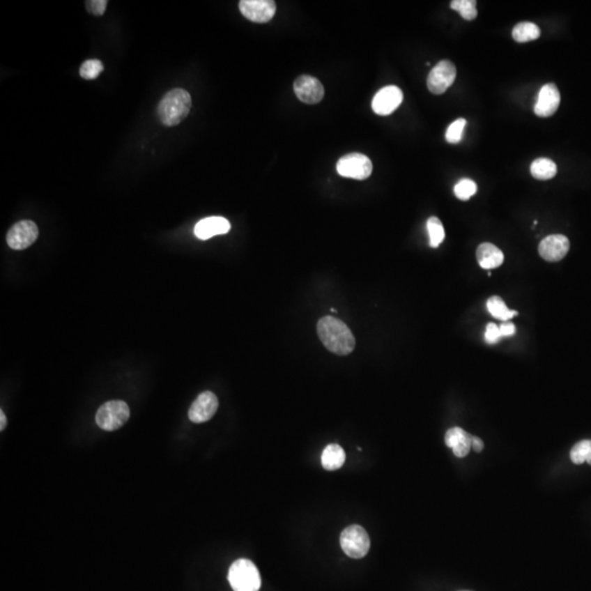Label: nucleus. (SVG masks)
Here are the masks:
<instances>
[{
	"instance_id": "1",
	"label": "nucleus",
	"mask_w": 591,
	"mask_h": 591,
	"mask_svg": "<svg viewBox=\"0 0 591 591\" xmlns=\"http://www.w3.org/2000/svg\"><path fill=\"white\" fill-rule=\"evenodd\" d=\"M318 335L326 349L339 356L354 351L356 341L348 326L334 316H324L318 322Z\"/></svg>"
},
{
	"instance_id": "2",
	"label": "nucleus",
	"mask_w": 591,
	"mask_h": 591,
	"mask_svg": "<svg viewBox=\"0 0 591 591\" xmlns=\"http://www.w3.org/2000/svg\"><path fill=\"white\" fill-rule=\"evenodd\" d=\"M192 107V98L184 89L169 91L159 103L158 116L163 125L176 126L185 120Z\"/></svg>"
},
{
	"instance_id": "3",
	"label": "nucleus",
	"mask_w": 591,
	"mask_h": 591,
	"mask_svg": "<svg viewBox=\"0 0 591 591\" xmlns=\"http://www.w3.org/2000/svg\"><path fill=\"white\" fill-rule=\"evenodd\" d=\"M228 581L233 591H259L261 588L259 569L245 558H240L230 566Z\"/></svg>"
},
{
	"instance_id": "4",
	"label": "nucleus",
	"mask_w": 591,
	"mask_h": 591,
	"mask_svg": "<svg viewBox=\"0 0 591 591\" xmlns=\"http://www.w3.org/2000/svg\"><path fill=\"white\" fill-rule=\"evenodd\" d=\"M130 416V408L124 401H109L100 406L95 422L103 431H113L124 426Z\"/></svg>"
},
{
	"instance_id": "5",
	"label": "nucleus",
	"mask_w": 591,
	"mask_h": 591,
	"mask_svg": "<svg viewBox=\"0 0 591 591\" xmlns=\"http://www.w3.org/2000/svg\"><path fill=\"white\" fill-rule=\"evenodd\" d=\"M341 550L352 558H362L367 555L370 548V539L364 528L358 525L347 527L341 535Z\"/></svg>"
},
{
	"instance_id": "6",
	"label": "nucleus",
	"mask_w": 591,
	"mask_h": 591,
	"mask_svg": "<svg viewBox=\"0 0 591 591\" xmlns=\"http://www.w3.org/2000/svg\"><path fill=\"white\" fill-rule=\"evenodd\" d=\"M337 171L344 178L366 180L371 174L372 163L367 155L362 153H347L337 161Z\"/></svg>"
},
{
	"instance_id": "7",
	"label": "nucleus",
	"mask_w": 591,
	"mask_h": 591,
	"mask_svg": "<svg viewBox=\"0 0 591 591\" xmlns=\"http://www.w3.org/2000/svg\"><path fill=\"white\" fill-rule=\"evenodd\" d=\"M456 77V69L451 61H439L431 69L427 78V87L433 95H443L452 86Z\"/></svg>"
},
{
	"instance_id": "8",
	"label": "nucleus",
	"mask_w": 591,
	"mask_h": 591,
	"mask_svg": "<svg viewBox=\"0 0 591 591\" xmlns=\"http://www.w3.org/2000/svg\"><path fill=\"white\" fill-rule=\"evenodd\" d=\"M38 237V226L31 220H22L13 224L8 231L7 243L13 250H24L33 245Z\"/></svg>"
},
{
	"instance_id": "9",
	"label": "nucleus",
	"mask_w": 591,
	"mask_h": 591,
	"mask_svg": "<svg viewBox=\"0 0 591 591\" xmlns=\"http://www.w3.org/2000/svg\"><path fill=\"white\" fill-rule=\"evenodd\" d=\"M239 9L247 20L266 23L275 15L276 3L273 0H241Z\"/></svg>"
},
{
	"instance_id": "10",
	"label": "nucleus",
	"mask_w": 591,
	"mask_h": 591,
	"mask_svg": "<svg viewBox=\"0 0 591 591\" xmlns=\"http://www.w3.org/2000/svg\"><path fill=\"white\" fill-rule=\"evenodd\" d=\"M293 90L297 98L306 105H316L324 97L323 84L316 77L308 75H302L296 79Z\"/></svg>"
},
{
	"instance_id": "11",
	"label": "nucleus",
	"mask_w": 591,
	"mask_h": 591,
	"mask_svg": "<svg viewBox=\"0 0 591 591\" xmlns=\"http://www.w3.org/2000/svg\"><path fill=\"white\" fill-rule=\"evenodd\" d=\"M402 101V90L397 86H387L380 89L372 99V110L383 116L390 115L400 107Z\"/></svg>"
},
{
	"instance_id": "12",
	"label": "nucleus",
	"mask_w": 591,
	"mask_h": 591,
	"mask_svg": "<svg viewBox=\"0 0 591 591\" xmlns=\"http://www.w3.org/2000/svg\"><path fill=\"white\" fill-rule=\"evenodd\" d=\"M218 399L210 391H205L197 397L189 410V418L193 423L201 424L209 421L218 410Z\"/></svg>"
},
{
	"instance_id": "13",
	"label": "nucleus",
	"mask_w": 591,
	"mask_h": 591,
	"mask_svg": "<svg viewBox=\"0 0 591 591\" xmlns=\"http://www.w3.org/2000/svg\"><path fill=\"white\" fill-rule=\"evenodd\" d=\"M569 238L563 235H551L544 238L539 245V253L543 260L558 262L563 260L569 251Z\"/></svg>"
},
{
	"instance_id": "14",
	"label": "nucleus",
	"mask_w": 591,
	"mask_h": 591,
	"mask_svg": "<svg viewBox=\"0 0 591 591\" xmlns=\"http://www.w3.org/2000/svg\"><path fill=\"white\" fill-rule=\"evenodd\" d=\"M561 105V93L554 84H546L539 92L538 101L535 105V114L540 118L552 116Z\"/></svg>"
},
{
	"instance_id": "15",
	"label": "nucleus",
	"mask_w": 591,
	"mask_h": 591,
	"mask_svg": "<svg viewBox=\"0 0 591 591\" xmlns=\"http://www.w3.org/2000/svg\"><path fill=\"white\" fill-rule=\"evenodd\" d=\"M230 228V222L224 217H208L197 222L194 228V233L199 239L208 240L215 236L226 235L229 232Z\"/></svg>"
},
{
	"instance_id": "16",
	"label": "nucleus",
	"mask_w": 591,
	"mask_h": 591,
	"mask_svg": "<svg viewBox=\"0 0 591 591\" xmlns=\"http://www.w3.org/2000/svg\"><path fill=\"white\" fill-rule=\"evenodd\" d=\"M445 443L458 458H464L472 448V435L460 427H452L445 435Z\"/></svg>"
},
{
	"instance_id": "17",
	"label": "nucleus",
	"mask_w": 591,
	"mask_h": 591,
	"mask_svg": "<svg viewBox=\"0 0 591 591\" xmlns=\"http://www.w3.org/2000/svg\"><path fill=\"white\" fill-rule=\"evenodd\" d=\"M477 259L482 268L491 270L502 266L504 262V253L496 245L484 243L477 247Z\"/></svg>"
},
{
	"instance_id": "18",
	"label": "nucleus",
	"mask_w": 591,
	"mask_h": 591,
	"mask_svg": "<svg viewBox=\"0 0 591 591\" xmlns=\"http://www.w3.org/2000/svg\"><path fill=\"white\" fill-rule=\"evenodd\" d=\"M346 460L344 449L337 443L326 446L322 452L321 463L328 471H335L343 466Z\"/></svg>"
},
{
	"instance_id": "19",
	"label": "nucleus",
	"mask_w": 591,
	"mask_h": 591,
	"mask_svg": "<svg viewBox=\"0 0 591 591\" xmlns=\"http://www.w3.org/2000/svg\"><path fill=\"white\" fill-rule=\"evenodd\" d=\"M531 174L537 180H551L558 174V167L550 159L540 158L533 161L531 164Z\"/></svg>"
},
{
	"instance_id": "20",
	"label": "nucleus",
	"mask_w": 591,
	"mask_h": 591,
	"mask_svg": "<svg viewBox=\"0 0 591 591\" xmlns=\"http://www.w3.org/2000/svg\"><path fill=\"white\" fill-rule=\"evenodd\" d=\"M541 31L537 24L532 22H520L512 30V38L518 43L535 41L540 38Z\"/></svg>"
},
{
	"instance_id": "21",
	"label": "nucleus",
	"mask_w": 591,
	"mask_h": 591,
	"mask_svg": "<svg viewBox=\"0 0 591 591\" xmlns=\"http://www.w3.org/2000/svg\"><path fill=\"white\" fill-rule=\"evenodd\" d=\"M486 306L489 314H492L495 318H498V320H502L504 322L509 321L510 318L518 314L517 311L508 309L506 303L498 296L491 297L487 300Z\"/></svg>"
},
{
	"instance_id": "22",
	"label": "nucleus",
	"mask_w": 591,
	"mask_h": 591,
	"mask_svg": "<svg viewBox=\"0 0 591 591\" xmlns=\"http://www.w3.org/2000/svg\"><path fill=\"white\" fill-rule=\"evenodd\" d=\"M571 460L573 463L583 464L588 462L591 466V440L585 439L579 441L571 450Z\"/></svg>"
},
{
	"instance_id": "23",
	"label": "nucleus",
	"mask_w": 591,
	"mask_h": 591,
	"mask_svg": "<svg viewBox=\"0 0 591 591\" xmlns=\"http://www.w3.org/2000/svg\"><path fill=\"white\" fill-rule=\"evenodd\" d=\"M451 9L458 11L464 20L472 21L477 17L475 0H454L450 3Z\"/></svg>"
},
{
	"instance_id": "24",
	"label": "nucleus",
	"mask_w": 591,
	"mask_h": 591,
	"mask_svg": "<svg viewBox=\"0 0 591 591\" xmlns=\"http://www.w3.org/2000/svg\"><path fill=\"white\" fill-rule=\"evenodd\" d=\"M427 231L429 235V245L431 247H438L445 239V229L443 224L437 217H431L427 220Z\"/></svg>"
},
{
	"instance_id": "25",
	"label": "nucleus",
	"mask_w": 591,
	"mask_h": 591,
	"mask_svg": "<svg viewBox=\"0 0 591 591\" xmlns=\"http://www.w3.org/2000/svg\"><path fill=\"white\" fill-rule=\"evenodd\" d=\"M102 63L99 59H88L80 67V76L86 80L95 79L103 72Z\"/></svg>"
},
{
	"instance_id": "26",
	"label": "nucleus",
	"mask_w": 591,
	"mask_h": 591,
	"mask_svg": "<svg viewBox=\"0 0 591 591\" xmlns=\"http://www.w3.org/2000/svg\"><path fill=\"white\" fill-rule=\"evenodd\" d=\"M454 191L459 199L468 201L473 197L474 194L477 193V186L475 182L472 181L470 178H462L456 184Z\"/></svg>"
},
{
	"instance_id": "27",
	"label": "nucleus",
	"mask_w": 591,
	"mask_h": 591,
	"mask_svg": "<svg viewBox=\"0 0 591 591\" xmlns=\"http://www.w3.org/2000/svg\"><path fill=\"white\" fill-rule=\"evenodd\" d=\"M466 125V121L464 118H458L454 123H451L448 130L446 132V141L449 144H458L462 141L463 136L464 128Z\"/></svg>"
},
{
	"instance_id": "28",
	"label": "nucleus",
	"mask_w": 591,
	"mask_h": 591,
	"mask_svg": "<svg viewBox=\"0 0 591 591\" xmlns=\"http://www.w3.org/2000/svg\"><path fill=\"white\" fill-rule=\"evenodd\" d=\"M107 0H88L86 8L90 13L95 15H103L107 10Z\"/></svg>"
},
{
	"instance_id": "29",
	"label": "nucleus",
	"mask_w": 591,
	"mask_h": 591,
	"mask_svg": "<svg viewBox=\"0 0 591 591\" xmlns=\"http://www.w3.org/2000/svg\"><path fill=\"white\" fill-rule=\"evenodd\" d=\"M502 339L500 334V326H497L495 323H489L485 331V341L489 344H496L497 341Z\"/></svg>"
},
{
	"instance_id": "30",
	"label": "nucleus",
	"mask_w": 591,
	"mask_h": 591,
	"mask_svg": "<svg viewBox=\"0 0 591 591\" xmlns=\"http://www.w3.org/2000/svg\"><path fill=\"white\" fill-rule=\"evenodd\" d=\"M500 334H502V337H512V335L516 333L515 324L512 323V322H504V323L500 326Z\"/></svg>"
},
{
	"instance_id": "31",
	"label": "nucleus",
	"mask_w": 591,
	"mask_h": 591,
	"mask_svg": "<svg viewBox=\"0 0 591 591\" xmlns=\"http://www.w3.org/2000/svg\"><path fill=\"white\" fill-rule=\"evenodd\" d=\"M472 449L475 452H481L484 449V443L479 437L472 436Z\"/></svg>"
},
{
	"instance_id": "32",
	"label": "nucleus",
	"mask_w": 591,
	"mask_h": 591,
	"mask_svg": "<svg viewBox=\"0 0 591 591\" xmlns=\"http://www.w3.org/2000/svg\"><path fill=\"white\" fill-rule=\"evenodd\" d=\"M0 420H1V425H0V431H3V429H6V425H7V418H6L5 413H3V410L0 412Z\"/></svg>"
},
{
	"instance_id": "33",
	"label": "nucleus",
	"mask_w": 591,
	"mask_h": 591,
	"mask_svg": "<svg viewBox=\"0 0 591 591\" xmlns=\"http://www.w3.org/2000/svg\"><path fill=\"white\" fill-rule=\"evenodd\" d=\"M331 311H332V312H337V310H335V309H334V308H332Z\"/></svg>"
},
{
	"instance_id": "34",
	"label": "nucleus",
	"mask_w": 591,
	"mask_h": 591,
	"mask_svg": "<svg viewBox=\"0 0 591 591\" xmlns=\"http://www.w3.org/2000/svg\"><path fill=\"white\" fill-rule=\"evenodd\" d=\"M462 591H469V590H462Z\"/></svg>"
}]
</instances>
